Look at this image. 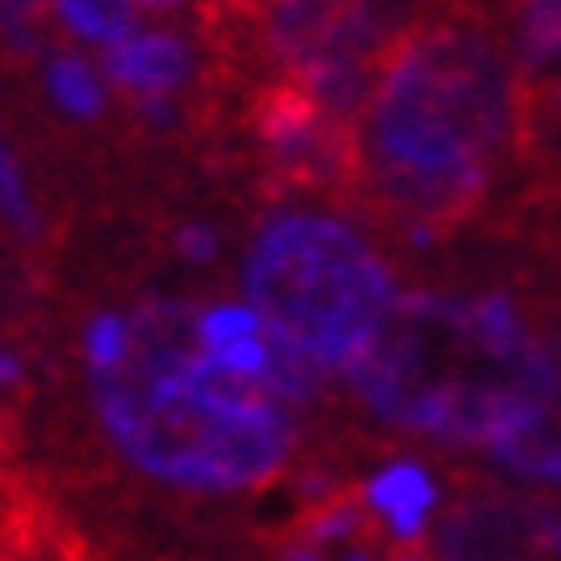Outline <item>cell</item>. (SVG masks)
Segmentation results:
<instances>
[{
  "mask_svg": "<svg viewBox=\"0 0 561 561\" xmlns=\"http://www.w3.org/2000/svg\"><path fill=\"white\" fill-rule=\"evenodd\" d=\"M526 135V83L484 21H412L356 124V186L417 242L474 217Z\"/></svg>",
  "mask_w": 561,
  "mask_h": 561,
  "instance_id": "1",
  "label": "cell"
},
{
  "mask_svg": "<svg viewBox=\"0 0 561 561\" xmlns=\"http://www.w3.org/2000/svg\"><path fill=\"white\" fill-rule=\"evenodd\" d=\"M202 309L150 299L129 314V356L93 376V408L139 474L181 490H257L294 454L289 408L257 381L217 371L196 345Z\"/></svg>",
  "mask_w": 561,
  "mask_h": 561,
  "instance_id": "2",
  "label": "cell"
},
{
  "mask_svg": "<svg viewBox=\"0 0 561 561\" xmlns=\"http://www.w3.org/2000/svg\"><path fill=\"white\" fill-rule=\"evenodd\" d=\"M345 381L402 433L494 448L546 402L551 335L505 294H402Z\"/></svg>",
  "mask_w": 561,
  "mask_h": 561,
  "instance_id": "3",
  "label": "cell"
},
{
  "mask_svg": "<svg viewBox=\"0 0 561 561\" xmlns=\"http://www.w3.org/2000/svg\"><path fill=\"white\" fill-rule=\"evenodd\" d=\"M242 289L273 345L309 360L320 376L351 371L402 299L381 253L330 211H278L263 221Z\"/></svg>",
  "mask_w": 561,
  "mask_h": 561,
  "instance_id": "4",
  "label": "cell"
},
{
  "mask_svg": "<svg viewBox=\"0 0 561 561\" xmlns=\"http://www.w3.org/2000/svg\"><path fill=\"white\" fill-rule=\"evenodd\" d=\"M253 139L289 186H356V124H341L289 78L253 99Z\"/></svg>",
  "mask_w": 561,
  "mask_h": 561,
  "instance_id": "5",
  "label": "cell"
},
{
  "mask_svg": "<svg viewBox=\"0 0 561 561\" xmlns=\"http://www.w3.org/2000/svg\"><path fill=\"white\" fill-rule=\"evenodd\" d=\"M438 561H561V511L505 484H463L438 520Z\"/></svg>",
  "mask_w": 561,
  "mask_h": 561,
  "instance_id": "6",
  "label": "cell"
},
{
  "mask_svg": "<svg viewBox=\"0 0 561 561\" xmlns=\"http://www.w3.org/2000/svg\"><path fill=\"white\" fill-rule=\"evenodd\" d=\"M103 72H108V83H119L129 99L160 103L165 93L191 83L196 47L175 32H135V36H124L119 47H108Z\"/></svg>",
  "mask_w": 561,
  "mask_h": 561,
  "instance_id": "7",
  "label": "cell"
},
{
  "mask_svg": "<svg viewBox=\"0 0 561 561\" xmlns=\"http://www.w3.org/2000/svg\"><path fill=\"white\" fill-rule=\"evenodd\" d=\"M196 345L217 371L238 376V381H268L273 366V335L248 305H211L196 314Z\"/></svg>",
  "mask_w": 561,
  "mask_h": 561,
  "instance_id": "8",
  "label": "cell"
},
{
  "mask_svg": "<svg viewBox=\"0 0 561 561\" xmlns=\"http://www.w3.org/2000/svg\"><path fill=\"white\" fill-rule=\"evenodd\" d=\"M484 454L515 479L561 484V335H551V387H546V402L536 408V417Z\"/></svg>",
  "mask_w": 561,
  "mask_h": 561,
  "instance_id": "9",
  "label": "cell"
},
{
  "mask_svg": "<svg viewBox=\"0 0 561 561\" xmlns=\"http://www.w3.org/2000/svg\"><path fill=\"white\" fill-rule=\"evenodd\" d=\"M360 500H366V511H371L397 541L417 546L427 530V515L438 505V484H433V474H427L417 459H397L360 490Z\"/></svg>",
  "mask_w": 561,
  "mask_h": 561,
  "instance_id": "10",
  "label": "cell"
},
{
  "mask_svg": "<svg viewBox=\"0 0 561 561\" xmlns=\"http://www.w3.org/2000/svg\"><path fill=\"white\" fill-rule=\"evenodd\" d=\"M47 93L72 119H99L103 103H108L103 99V78L88 68L83 57H72V51H51L47 57Z\"/></svg>",
  "mask_w": 561,
  "mask_h": 561,
  "instance_id": "11",
  "label": "cell"
},
{
  "mask_svg": "<svg viewBox=\"0 0 561 561\" xmlns=\"http://www.w3.org/2000/svg\"><path fill=\"white\" fill-rule=\"evenodd\" d=\"M57 21L78 32L83 42H99V47H119L124 36L139 32V11L135 5H103V0H62L57 5Z\"/></svg>",
  "mask_w": 561,
  "mask_h": 561,
  "instance_id": "12",
  "label": "cell"
},
{
  "mask_svg": "<svg viewBox=\"0 0 561 561\" xmlns=\"http://www.w3.org/2000/svg\"><path fill=\"white\" fill-rule=\"evenodd\" d=\"M515 51L520 68H546L561 57V0L557 5H520L515 11Z\"/></svg>",
  "mask_w": 561,
  "mask_h": 561,
  "instance_id": "13",
  "label": "cell"
},
{
  "mask_svg": "<svg viewBox=\"0 0 561 561\" xmlns=\"http://www.w3.org/2000/svg\"><path fill=\"white\" fill-rule=\"evenodd\" d=\"M129 341H135V330L124 314H93L83 330V356H88V371H114L124 356H129Z\"/></svg>",
  "mask_w": 561,
  "mask_h": 561,
  "instance_id": "14",
  "label": "cell"
},
{
  "mask_svg": "<svg viewBox=\"0 0 561 561\" xmlns=\"http://www.w3.org/2000/svg\"><path fill=\"white\" fill-rule=\"evenodd\" d=\"M175 248L202 263V257L217 253V238H211V227H196V221H191V227H181V232H175Z\"/></svg>",
  "mask_w": 561,
  "mask_h": 561,
  "instance_id": "15",
  "label": "cell"
},
{
  "mask_svg": "<svg viewBox=\"0 0 561 561\" xmlns=\"http://www.w3.org/2000/svg\"><path fill=\"white\" fill-rule=\"evenodd\" d=\"M526 103L536 108V114L546 108V114H557V119H561V83H557V88H546V93H536V99H526Z\"/></svg>",
  "mask_w": 561,
  "mask_h": 561,
  "instance_id": "16",
  "label": "cell"
},
{
  "mask_svg": "<svg viewBox=\"0 0 561 561\" xmlns=\"http://www.w3.org/2000/svg\"><path fill=\"white\" fill-rule=\"evenodd\" d=\"M0 381H5V387H16V381H21V360L5 356V351H0Z\"/></svg>",
  "mask_w": 561,
  "mask_h": 561,
  "instance_id": "17",
  "label": "cell"
},
{
  "mask_svg": "<svg viewBox=\"0 0 561 561\" xmlns=\"http://www.w3.org/2000/svg\"><path fill=\"white\" fill-rule=\"evenodd\" d=\"M345 561H366V557H345Z\"/></svg>",
  "mask_w": 561,
  "mask_h": 561,
  "instance_id": "18",
  "label": "cell"
}]
</instances>
